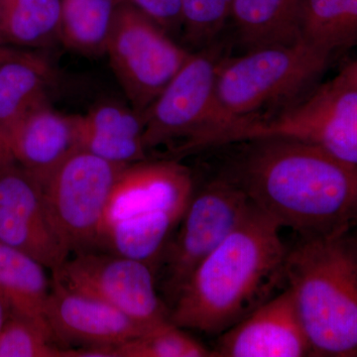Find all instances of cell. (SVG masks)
I'll list each match as a JSON object with an SVG mask.
<instances>
[{
  "mask_svg": "<svg viewBox=\"0 0 357 357\" xmlns=\"http://www.w3.org/2000/svg\"><path fill=\"white\" fill-rule=\"evenodd\" d=\"M239 143L243 149L220 176L282 229L300 237L324 236L357 222V167L303 141Z\"/></svg>",
  "mask_w": 357,
  "mask_h": 357,
  "instance_id": "6da1fadb",
  "label": "cell"
},
{
  "mask_svg": "<svg viewBox=\"0 0 357 357\" xmlns=\"http://www.w3.org/2000/svg\"><path fill=\"white\" fill-rule=\"evenodd\" d=\"M282 227L251 206L225 241L199 263L170 307V321L220 335L276 295L289 248Z\"/></svg>",
  "mask_w": 357,
  "mask_h": 357,
  "instance_id": "7a4b0ae2",
  "label": "cell"
},
{
  "mask_svg": "<svg viewBox=\"0 0 357 357\" xmlns=\"http://www.w3.org/2000/svg\"><path fill=\"white\" fill-rule=\"evenodd\" d=\"M285 282L314 356L357 357V236L301 237Z\"/></svg>",
  "mask_w": 357,
  "mask_h": 357,
  "instance_id": "3957f363",
  "label": "cell"
},
{
  "mask_svg": "<svg viewBox=\"0 0 357 357\" xmlns=\"http://www.w3.org/2000/svg\"><path fill=\"white\" fill-rule=\"evenodd\" d=\"M330 56L324 49L301 40L225 57L215 84L220 109L231 126L256 116L275 103L297 98L321 76Z\"/></svg>",
  "mask_w": 357,
  "mask_h": 357,
  "instance_id": "277c9868",
  "label": "cell"
},
{
  "mask_svg": "<svg viewBox=\"0 0 357 357\" xmlns=\"http://www.w3.org/2000/svg\"><path fill=\"white\" fill-rule=\"evenodd\" d=\"M262 138L303 141L357 167V84L337 77L280 114L236 122L218 132L211 145Z\"/></svg>",
  "mask_w": 357,
  "mask_h": 357,
  "instance_id": "5b68a950",
  "label": "cell"
},
{
  "mask_svg": "<svg viewBox=\"0 0 357 357\" xmlns=\"http://www.w3.org/2000/svg\"><path fill=\"white\" fill-rule=\"evenodd\" d=\"M220 44L192 52L184 66L160 93L144 116L146 150L178 141V156L196 152L206 138L231 121L220 109L215 93L218 70L227 57Z\"/></svg>",
  "mask_w": 357,
  "mask_h": 357,
  "instance_id": "8992f818",
  "label": "cell"
},
{
  "mask_svg": "<svg viewBox=\"0 0 357 357\" xmlns=\"http://www.w3.org/2000/svg\"><path fill=\"white\" fill-rule=\"evenodd\" d=\"M126 166L79 149L42 183L52 229L69 255L100 246L110 194Z\"/></svg>",
  "mask_w": 357,
  "mask_h": 357,
  "instance_id": "52a82bcc",
  "label": "cell"
},
{
  "mask_svg": "<svg viewBox=\"0 0 357 357\" xmlns=\"http://www.w3.org/2000/svg\"><path fill=\"white\" fill-rule=\"evenodd\" d=\"M105 54L131 107L143 115L192 52L145 14L121 6Z\"/></svg>",
  "mask_w": 357,
  "mask_h": 357,
  "instance_id": "ba28073f",
  "label": "cell"
},
{
  "mask_svg": "<svg viewBox=\"0 0 357 357\" xmlns=\"http://www.w3.org/2000/svg\"><path fill=\"white\" fill-rule=\"evenodd\" d=\"M251 206L245 194L220 175L194 192L161 258L162 285L172 304L199 263L238 227Z\"/></svg>",
  "mask_w": 357,
  "mask_h": 357,
  "instance_id": "9c48e42d",
  "label": "cell"
},
{
  "mask_svg": "<svg viewBox=\"0 0 357 357\" xmlns=\"http://www.w3.org/2000/svg\"><path fill=\"white\" fill-rule=\"evenodd\" d=\"M53 280L102 300L148 328L170 319V307L157 292L154 268L146 263L84 251L53 272Z\"/></svg>",
  "mask_w": 357,
  "mask_h": 357,
  "instance_id": "30bf717a",
  "label": "cell"
},
{
  "mask_svg": "<svg viewBox=\"0 0 357 357\" xmlns=\"http://www.w3.org/2000/svg\"><path fill=\"white\" fill-rule=\"evenodd\" d=\"M213 354L215 357L314 356L287 286L220 333Z\"/></svg>",
  "mask_w": 357,
  "mask_h": 357,
  "instance_id": "8fae6325",
  "label": "cell"
},
{
  "mask_svg": "<svg viewBox=\"0 0 357 357\" xmlns=\"http://www.w3.org/2000/svg\"><path fill=\"white\" fill-rule=\"evenodd\" d=\"M45 319L59 344L117 347L144 335L142 325L102 300L52 281Z\"/></svg>",
  "mask_w": 357,
  "mask_h": 357,
  "instance_id": "7c38bea8",
  "label": "cell"
},
{
  "mask_svg": "<svg viewBox=\"0 0 357 357\" xmlns=\"http://www.w3.org/2000/svg\"><path fill=\"white\" fill-rule=\"evenodd\" d=\"M194 192L191 171L175 160H144L126 166L110 194L102 236L110 225L124 218L187 208Z\"/></svg>",
  "mask_w": 357,
  "mask_h": 357,
  "instance_id": "4fadbf2b",
  "label": "cell"
},
{
  "mask_svg": "<svg viewBox=\"0 0 357 357\" xmlns=\"http://www.w3.org/2000/svg\"><path fill=\"white\" fill-rule=\"evenodd\" d=\"M79 150L77 114L37 105L15 126L6 143L11 163L44 182L70 155Z\"/></svg>",
  "mask_w": 357,
  "mask_h": 357,
  "instance_id": "5bb4252c",
  "label": "cell"
},
{
  "mask_svg": "<svg viewBox=\"0 0 357 357\" xmlns=\"http://www.w3.org/2000/svg\"><path fill=\"white\" fill-rule=\"evenodd\" d=\"M77 119L79 149L121 165L146 160L144 116L132 107L102 102Z\"/></svg>",
  "mask_w": 357,
  "mask_h": 357,
  "instance_id": "9a60e30c",
  "label": "cell"
},
{
  "mask_svg": "<svg viewBox=\"0 0 357 357\" xmlns=\"http://www.w3.org/2000/svg\"><path fill=\"white\" fill-rule=\"evenodd\" d=\"M304 0H232L229 22L244 52L303 40Z\"/></svg>",
  "mask_w": 357,
  "mask_h": 357,
  "instance_id": "2e32d148",
  "label": "cell"
},
{
  "mask_svg": "<svg viewBox=\"0 0 357 357\" xmlns=\"http://www.w3.org/2000/svg\"><path fill=\"white\" fill-rule=\"evenodd\" d=\"M51 76L46 61L28 52L0 62V167L13 164L6 153L9 134L30 110L47 102Z\"/></svg>",
  "mask_w": 357,
  "mask_h": 357,
  "instance_id": "e0dca14e",
  "label": "cell"
},
{
  "mask_svg": "<svg viewBox=\"0 0 357 357\" xmlns=\"http://www.w3.org/2000/svg\"><path fill=\"white\" fill-rule=\"evenodd\" d=\"M185 208L149 211L119 220L103 231L100 246L155 270Z\"/></svg>",
  "mask_w": 357,
  "mask_h": 357,
  "instance_id": "ac0fdd59",
  "label": "cell"
},
{
  "mask_svg": "<svg viewBox=\"0 0 357 357\" xmlns=\"http://www.w3.org/2000/svg\"><path fill=\"white\" fill-rule=\"evenodd\" d=\"M45 269L29 256L0 243V294L11 312L47 323L45 309L52 284Z\"/></svg>",
  "mask_w": 357,
  "mask_h": 357,
  "instance_id": "d6986e66",
  "label": "cell"
},
{
  "mask_svg": "<svg viewBox=\"0 0 357 357\" xmlns=\"http://www.w3.org/2000/svg\"><path fill=\"white\" fill-rule=\"evenodd\" d=\"M61 0H0V44L42 48L60 41Z\"/></svg>",
  "mask_w": 357,
  "mask_h": 357,
  "instance_id": "ffe728a7",
  "label": "cell"
},
{
  "mask_svg": "<svg viewBox=\"0 0 357 357\" xmlns=\"http://www.w3.org/2000/svg\"><path fill=\"white\" fill-rule=\"evenodd\" d=\"M60 42L84 55L105 54L119 13L117 0H61Z\"/></svg>",
  "mask_w": 357,
  "mask_h": 357,
  "instance_id": "44dd1931",
  "label": "cell"
},
{
  "mask_svg": "<svg viewBox=\"0 0 357 357\" xmlns=\"http://www.w3.org/2000/svg\"><path fill=\"white\" fill-rule=\"evenodd\" d=\"M303 40L332 54L357 41V0H304Z\"/></svg>",
  "mask_w": 357,
  "mask_h": 357,
  "instance_id": "7402d4cb",
  "label": "cell"
},
{
  "mask_svg": "<svg viewBox=\"0 0 357 357\" xmlns=\"http://www.w3.org/2000/svg\"><path fill=\"white\" fill-rule=\"evenodd\" d=\"M0 243L15 249L57 271L70 257L51 229L20 217L0 206Z\"/></svg>",
  "mask_w": 357,
  "mask_h": 357,
  "instance_id": "603a6c76",
  "label": "cell"
},
{
  "mask_svg": "<svg viewBox=\"0 0 357 357\" xmlns=\"http://www.w3.org/2000/svg\"><path fill=\"white\" fill-rule=\"evenodd\" d=\"M48 323L11 312L0 332V357H69Z\"/></svg>",
  "mask_w": 357,
  "mask_h": 357,
  "instance_id": "cb8c5ba5",
  "label": "cell"
},
{
  "mask_svg": "<svg viewBox=\"0 0 357 357\" xmlns=\"http://www.w3.org/2000/svg\"><path fill=\"white\" fill-rule=\"evenodd\" d=\"M114 349L115 357L213 356V349L204 347L170 319Z\"/></svg>",
  "mask_w": 357,
  "mask_h": 357,
  "instance_id": "d4e9b609",
  "label": "cell"
},
{
  "mask_svg": "<svg viewBox=\"0 0 357 357\" xmlns=\"http://www.w3.org/2000/svg\"><path fill=\"white\" fill-rule=\"evenodd\" d=\"M232 0H181L184 38L201 49L215 42L229 23Z\"/></svg>",
  "mask_w": 357,
  "mask_h": 357,
  "instance_id": "484cf974",
  "label": "cell"
},
{
  "mask_svg": "<svg viewBox=\"0 0 357 357\" xmlns=\"http://www.w3.org/2000/svg\"><path fill=\"white\" fill-rule=\"evenodd\" d=\"M119 6L132 7L153 20L167 32L182 29L181 0H117Z\"/></svg>",
  "mask_w": 357,
  "mask_h": 357,
  "instance_id": "4316f807",
  "label": "cell"
},
{
  "mask_svg": "<svg viewBox=\"0 0 357 357\" xmlns=\"http://www.w3.org/2000/svg\"><path fill=\"white\" fill-rule=\"evenodd\" d=\"M337 77L347 83L357 84V59L345 66Z\"/></svg>",
  "mask_w": 357,
  "mask_h": 357,
  "instance_id": "83f0119b",
  "label": "cell"
},
{
  "mask_svg": "<svg viewBox=\"0 0 357 357\" xmlns=\"http://www.w3.org/2000/svg\"><path fill=\"white\" fill-rule=\"evenodd\" d=\"M10 314L11 309L8 302H7L6 298L0 294V332H1L4 325H6L7 319L9 318Z\"/></svg>",
  "mask_w": 357,
  "mask_h": 357,
  "instance_id": "f1b7e54d",
  "label": "cell"
},
{
  "mask_svg": "<svg viewBox=\"0 0 357 357\" xmlns=\"http://www.w3.org/2000/svg\"><path fill=\"white\" fill-rule=\"evenodd\" d=\"M20 52L15 50V49L10 48V47H7L6 45L0 44V62L17 55Z\"/></svg>",
  "mask_w": 357,
  "mask_h": 357,
  "instance_id": "f546056e",
  "label": "cell"
},
{
  "mask_svg": "<svg viewBox=\"0 0 357 357\" xmlns=\"http://www.w3.org/2000/svg\"><path fill=\"white\" fill-rule=\"evenodd\" d=\"M2 45H3V44H2Z\"/></svg>",
  "mask_w": 357,
  "mask_h": 357,
  "instance_id": "4dcf8cb0",
  "label": "cell"
}]
</instances>
